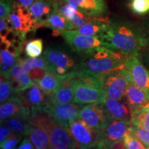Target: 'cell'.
I'll return each instance as SVG.
<instances>
[{
	"mask_svg": "<svg viewBox=\"0 0 149 149\" xmlns=\"http://www.w3.org/2000/svg\"><path fill=\"white\" fill-rule=\"evenodd\" d=\"M108 36L117 51L125 57H138L147 44L138 24L122 17L109 19Z\"/></svg>",
	"mask_w": 149,
	"mask_h": 149,
	"instance_id": "cell-1",
	"label": "cell"
},
{
	"mask_svg": "<svg viewBox=\"0 0 149 149\" xmlns=\"http://www.w3.org/2000/svg\"><path fill=\"white\" fill-rule=\"evenodd\" d=\"M77 55L79 58V69L97 74H104L124 68L126 58L120 53L107 48H95Z\"/></svg>",
	"mask_w": 149,
	"mask_h": 149,
	"instance_id": "cell-2",
	"label": "cell"
},
{
	"mask_svg": "<svg viewBox=\"0 0 149 149\" xmlns=\"http://www.w3.org/2000/svg\"><path fill=\"white\" fill-rule=\"evenodd\" d=\"M42 57L47 61L48 71L59 76H66L79 69V56L71 48L48 46Z\"/></svg>",
	"mask_w": 149,
	"mask_h": 149,
	"instance_id": "cell-3",
	"label": "cell"
},
{
	"mask_svg": "<svg viewBox=\"0 0 149 149\" xmlns=\"http://www.w3.org/2000/svg\"><path fill=\"white\" fill-rule=\"evenodd\" d=\"M30 122L40 124L47 130L52 149H77L69 128L61 125L42 110L33 113Z\"/></svg>",
	"mask_w": 149,
	"mask_h": 149,
	"instance_id": "cell-4",
	"label": "cell"
},
{
	"mask_svg": "<svg viewBox=\"0 0 149 149\" xmlns=\"http://www.w3.org/2000/svg\"><path fill=\"white\" fill-rule=\"evenodd\" d=\"M57 32L64 39L65 42L72 51L77 54L97 48H107L118 52L112 44L108 35L104 36H88L77 33L75 30L57 31Z\"/></svg>",
	"mask_w": 149,
	"mask_h": 149,
	"instance_id": "cell-5",
	"label": "cell"
},
{
	"mask_svg": "<svg viewBox=\"0 0 149 149\" xmlns=\"http://www.w3.org/2000/svg\"><path fill=\"white\" fill-rule=\"evenodd\" d=\"M131 81L129 72L125 68L102 74V90L109 98L122 100Z\"/></svg>",
	"mask_w": 149,
	"mask_h": 149,
	"instance_id": "cell-6",
	"label": "cell"
},
{
	"mask_svg": "<svg viewBox=\"0 0 149 149\" xmlns=\"http://www.w3.org/2000/svg\"><path fill=\"white\" fill-rule=\"evenodd\" d=\"M69 130L77 149H89L103 141L102 130L92 128L80 117L70 123Z\"/></svg>",
	"mask_w": 149,
	"mask_h": 149,
	"instance_id": "cell-7",
	"label": "cell"
},
{
	"mask_svg": "<svg viewBox=\"0 0 149 149\" xmlns=\"http://www.w3.org/2000/svg\"><path fill=\"white\" fill-rule=\"evenodd\" d=\"M79 117L92 128L100 130L111 122L103 102L81 105Z\"/></svg>",
	"mask_w": 149,
	"mask_h": 149,
	"instance_id": "cell-8",
	"label": "cell"
},
{
	"mask_svg": "<svg viewBox=\"0 0 149 149\" xmlns=\"http://www.w3.org/2000/svg\"><path fill=\"white\" fill-rule=\"evenodd\" d=\"M81 107V105L74 102L58 105H52L48 102L42 111L51 115L61 125L69 128L70 123L79 117Z\"/></svg>",
	"mask_w": 149,
	"mask_h": 149,
	"instance_id": "cell-9",
	"label": "cell"
},
{
	"mask_svg": "<svg viewBox=\"0 0 149 149\" xmlns=\"http://www.w3.org/2000/svg\"><path fill=\"white\" fill-rule=\"evenodd\" d=\"M9 26L16 32L26 35L28 33L37 30L29 8L22 6L13 2V10L8 16Z\"/></svg>",
	"mask_w": 149,
	"mask_h": 149,
	"instance_id": "cell-10",
	"label": "cell"
},
{
	"mask_svg": "<svg viewBox=\"0 0 149 149\" xmlns=\"http://www.w3.org/2000/svg\"><path fill=\"white\" fill-rule=\"evenodd\" d=\"M124 68L129 72L133 83L149 92V70L138 57L130 56L126 57Z\"/></svg>",
	"mask_w": 149,
	"mask_h": 149,
	"instance_id": "cell-11",
	"label": "cell"
},
{
	"mask_svg": "<svg viewBox=\"0 0 149 149\" xmlns=\"http://www.w3.org/2000/svg\"><path fill=\"white\" fill-rule=\"evenodd\" d=\"M18 95L24 105L31 110L32 115L35 112L42 111L50 98L37 84L25 91H19Z\"/></svg>",
	"mask_w": 149,
	"mask_h": 149,
	"instance_id": "cell-12",
	"label": "cell"
},
{
	"mask_svg": "<svg viewBox=\"0 0 149 149\" xmlns=\"http://www.w3.org/2000/svg\"><path fill=\"white\" fill-rule=\"evenodd\" d=\"M106 98L107 96L102 89L84 84L75 80L74 103L85 105L97 102H103Z\"/></svg>",
	"mask_w": 149,
	"mask_h": 149,
	"instance_id": "cell-13",
	"label": "cell"
},
{
	"mask_svg": "<svg viewBox=\"0 0 149 149\" xmlns=\"http://www.w3.org/2000/svg\"><path fill=\"white\" fill-rule=\"evenodd\" d=\"M13 117H19L29 121L32 117L31 110L24 105L18 95L1 104L0 107L1 123Z\"/></svg>",
	"mask_w": 149,
	"mask_h": 149,
	"instance_id": "cell-14",
	"label": "cell"
},
{
	"mask_svg": "<svg viewBox=\"0 0 149 149\" xmlns=\"http://www.w3.org/2000/svg\"><path fill=\"white\" fill-rule=\"evenodd\" d=\"M74 84L75 78L74 72L65 76L57 90L50 97L48 103L52 105H58L73 102Z\"/></svg>",
	"mask_w": 149,
	"mask_h": 149,
	"instance_id": "cell-15",
	"label": "cell"
},
{
	"mask_svg": "<svg viewBox=\"0 0 149 149\" xmlns=\"http://www.w3.org/2000/svg\"><path fill=\"white\" fill-rule=\"evenodd\" d=\"M75 7L85 15L92 18L104 17L108 13V6L104 0H64Z\"/></svg>",
	"mask_w": 149,
	"mask_h": 149,
	"instance_id": "cell-16",
	"label": "cell"
},
{
	"mask_svg": "<svg viewBox=\"0 0 149 149\" xmlns=\"http://www.w3.org/2000/svg\"><path fill=\"white\" fill-rule=\"evenodd\" d=\"M122 100L129 108L131 113H133L149 104V92L137 86L131 81L126 89Z\"/></svg>",
	"mask_w": 149,
	"mask_h": 149,
	"instance_id": "cell-17",
	"label": "cell"
},
{
	"mask_svg": "<svg viewBox=\"0 0 149 149\" xmlns=\"http://www.w3.org/2000/svg\"><path fill=\"white\" fill-rule=\"evenodd\" d=\"M11 81L13 88L17 92L23 91L35 86V84L31 79L29 73L24 69L20 64L19 59L15 66L8 72L1 74Z\"/></svg>",
	"mask_w": 149,
	"mask_h": 149,
	"instance_id": "cell-18",
	"label": "cell"
},
{
	"mask_svg": "<svg viewBox=\"0 0 149 149\" xmlns=\"http://www.w3.org/2000/svg\"><path fill=\"white\" fill-rule=\"evenodd\" d=\"M54 9L70 20L75 27V30L93 19L85 15L75 7L65 2L64 0H54Z\"/></svg>",
	"mask_w": 149,
	"mask_h": 149,
	"instance_id": "cell-19",
	"label": "cell"
},
{
	"mask_svg": "<svg viewBox=\"0 0 149 149\" xmlns=\"http://www.w3.org/2000/svg\"><path fill=\"white\" fill-rule=\"evenodd\" d=\"M130 126L131 123L129 120L112 121L102 130L103 140L109 143L123 140L128 133Z\"/></svg>",
	"mask_w": 149,
	"mask_h": 149,
	"instance_id": "cell-20",
	"label": "cell"
},
{
	"mask_svg": "<svg viewBox=\"0 0 149 149\" xmlns=\"http://www.w3.org/2000/svg\"><path fill=\"white\" fill-rule=\"evenodd\" d=\"M103 104L111 122L114 120L130 121L131 111L123 100L107 97Z\"/></svg>",
	"mask_w": 149,
	"mask_h": 149,
	"instance_id": "cell-21",
	"label": "cell"
},
{
	"mask_svg": "<svg viewBox=\"0 0 149 149\" xmlns=\"http://www.w3.org/2000/svg\"><path fill=\"white\" fill-rule=\"evenodd\" d=\"M110 27L109 19L93 18L75 31L77 33L88 36H104L107 35Z\"/></svg>",
	"mask_w": 149,
	"mask_h": 149,
	"instance_id": "cell-22",
	"label": "cell"
},
{
	"mask_svg": "<svg viewBox=\"0 0 149 149\" xmlns=\"http://www.w3.org/2000/svg\"><path fill=\"white\" fill-rule=\"evenodd\" d=\"M29 10L38 29L40 24L46 19L55 10L54 0H36Z\"/></svg>",
	"mask_w": 149,
	"mask_h": 149,
	"instance_id": "cell-23",
	"label": "cell"
},
{
	"mask_svg": "<svg viewBox=\"0 0 149 149\" xmlns=\"http://www.w3.org/2000/svg\"><path fill=\"white\" fill-rule=\"evenodd\" d=\"M31 130L28 135L36 149H52L48 132L44 126L37 123L30 122Z\"/></svg>",
	"mask_w": 149,
	"mask_h": 149,
	"instance_id": "cell-24",
	"label": "cell"
},
{
	"mask_svg": "<svg viewBox=\"0 0 149 149\" xmlns=\"http://www.w3.org/2000/svg\"><path fill=\"white\" fill-rule=\"evenodd\" d=\"M46 27L57 31H72L75 30V27L70 20L55 10L50 15L49 17L40 24L39 28Z\"/></svg>",
	"mask_w": 149,
	"mask_h": 149,
	"instance_id": "cell-25",
	"label": "cell"
},
{
	"mask_svg": "<svg viewBox=\"0 0 149 149\" xmlns=\"http://www.w3.org/2000/svg\"><path fill=\"white\" fill-rule=\"evenodd\" d=\"M64 77L65 76L57 75L48 70L41 79L35 81V83L38 85L50 97L58 88Z\"/></svg>",
	"mask_w": 149,
	"mask_h": 149,
	"instance_id": "cell-26",
	"label": "cell"
},
{
	"mask_svg": "<svg viewBox=\"0 0 149 149\" xmlns=\"http://www.w3.org/2000/svg\"><path fill=\"white\" fill-rule=\"evenodd\" d=\"M1 124H4L13 133L20 134L23 136H28L30 133L31 124L30 121L24 120L19 117H13L3 121Z\"/></svg>",
	"mask_w": 149,
	"mask_h": 149,
	"instance_id": "cell-27",
	"label": "cell"
},
{
	"mask_svg": "<svg viewBox=\"0 0 149 149\" xmlns=\"http://www.w3.org/2000/svg\"><path fill=\"white\" fill-rule=\"evenodd\" d=\"M131 125L149 130V104L132 113Z\"/></svg>",
	"mask_w": 149,
	"mask_h": 149,
	"instance_id": "cell-28",
	"label": "cell"
},
{
	"mask_svg": "<svg viewBox=\"0 0 149 149\" xmlns=\"http://www.w3.org/2000/svg\"><path fill=\"white\" fill-rule=\"evenodd\" d=\"M19 62L26 71L29 73L31 70L35 68H42L48 70V66L47 61L42 57H37V58H29L25 59H19Z\"/></svg>",
	"mask_w": 149,
	"mask_h": 149,
	"instance_id": "cell-29",
	"label": "cell"
},
{
	"mask_svg": "<svg viewBox=\"0 0 149 149\" xmlns=\"http://www.w3.org/2000/svg\"><path fill=\"white\" fill-rule=\"evenodd\" d=\"M17 91L13 88L11 81L4 76L1 75L0 82V102L4 103L9 99L18 95Z\"/></svg>",
	"mask_w": 149,
	"mask_h": 149,
	"instance_id": "cell-30",
	"label": "cell"
},
{
	"mask_svg": "<svg viewBox=\"0 0 149 149\" xmlns=\"http://www.w3.org/2000/svg\"><path fill=\"white\" fill-rule=\"evenodd\" d=\"M1 74H5L17 64L19 57L13 55L6 50H1Z\"/></svg>",
	"mask_w": 149,
	"mask_h": 149,
	"instance_id": "cell-31",
	"label": "cell"
},
{
	"mask_svg": "<svg viewBox=\"0 0 149 149\" xmlns=\"http://www.w3.org/2000/svg\"><path fill=\"white\" fill-rule=\"evenodd\" d=\"M43 40L37 39L27 42L25 45V53L27 57L37 58L43 54Z\"/></svg>",
	"mask_w": 149,
	"mask_h": 149,
	"instance_id": "cell-32",
	"label": "cell"
},
{
	"mask_svg": "<svg viewBox=\"0 0 149 149\" xmlns=\"http://www.w3.org/2000/svg\"><path fill=\"white\" fill-rule=\"evenodd\" d=\"M128 7L136 15H146L149 13V0H129Z\"/></svg>",
	"mask_w": 149,
	"mask_h": 149,
	"instance_id": "cell-33",
	"label": "cell"
},
{
	"mask_svg": "<svg viewBox=\"0 0 149 149\" xmlns=\"http://www.w3.org/2000/svg\"><path fill=\"white\" fill-rule=\"evenodd\" d=\"M129 133L141 141L146 148L149 146V130L131 125L129 128Z\"/></svg>",
	"mask_w": 149,
	"mask_h": 149,
	"instance_id": "cell-34",
	"label": "cell"
},
{
	"mask_svg": "<svg viewBox=\"0 0 149 149\" xmlns=\"http://www.w3.org/2000/svg\"><path fill=\"white\" fill-rule=\"evenodd\" d=\"M24 136L20 134L13 133L6 139L1 143V149H16L17 145L20 144Z\"/></svg>",
	"mask_w": 149,
	"mask_h": 149,
	"instance_id": "cell-35",
	"label": "cell"
},
{
	"mask_svg": "<svg viewBox=\"0 0 149 149\" xmlns=\"http://www.w3.org/2000/svg\"><path fill=\"white\" fill-rule=\"evenodd\" d=\"M123 141L126 149H146V146L132 135L129 133V130L123 139Z\"/></svg>",
	"mask_w": 149,
	"mask_h": 149,
	"instance_id": "cell-36",
	"label": "cell"
},
{
	"mask_svg": "<svg viewBox=\"0 0 149 149\" xmlns=\"http://www.w3.org/2000/svg\"><path fill=\"white\" fill-rule=\"evenodd\" d=\"M138 25L148 46H149V16L143 19Z\"/></svg>",
	"mask_w": 149,
	"mask_h": 149,
	"instance_id": "cell-37",
	"label": "cell"
},
{
	"mask_svg": "<svg viewBox=\"0 0 149 149\" xmlns=\"http://www.w3.org/2000/svg\"><path fill=\"white\" fill-rule=\"evenodd\" d=\"M138 58L144 65V66L149 70V46L141 50L138 56Z\"/></svg>",
	"mask_w": 149,
	"mask_h": 149,
	"instance_id": "cell-38",
	"label": "cell"
},
{
	"mask_svg": "<svg viewBox=\"0 0 149 149\" xmlns=\"http://www.w3.org/2000/svg\"><path fill=\"white\" fill-rule=\"evenodd\" d=\"M16 149H36L33 143L31 142V139L28 136H24V138L18 145L17 148Z\"/></svg>",
	"mask_w": 149,
	"mask_h": 149,
	"instance_id": "cell-39",
	"label": "cell"
},
{
	"mask_svg": "<svg viewBox=\"0 0 149 149\" xmlns=\"http://www.w3.org/2000/svg\"><path fill=\"white\" fill-rule=\"evenodd\" d=\"M13 133V132L8 127H7L4 124H1V127H0V142H3Z\"/></svg>",
	"mask_w": 149,
	"mask_h": 149,
	"instance_id": "cell-40",
	"label": "cell"
},
{
	"mask_svg": "<svg viewBox=\"0 0 149 149\" xmlns=\"http://www.w3.org/2000/svg\"><path fill=\"white\" fill-rule=\"evenodd\" d=\"M104 141L105 142L107 149H126L125 145H124V143L123 140L116 141L111 143L107 142V141Z\"/></svg>",
	"mask_w": 149,
	"mask_h": 149,
	"instance_id": "cell-41",
	"label": "cell"
},
{
	"mask_svg": "<svg viewBox=\"0 0 149 149\" xmlns=\"http://www.w3.org/2000/svg\"><path fill=\"white\" fill-rule=\"evenodd\" d=\"M35 1L36 0H15L13 2L17 3L20 6H22L30 8Z\"/></svg>",
	"mask_w": 149,
	"mask_h": 149,
	"instance_id": "cell-42",
	"label": "cell"
},
{
	"mask_svg": "<svg viewBox=\"0 0 149 149\" xmlns=\"http://www.w3.org/2000/svg\"><path fill=\"white\" fill-rule=\"evenodd\" d=\"M89 149H107V148H106V144L105 143H104V141H102V142H100L99 144L96 145V146H93L92 148Z\"/></svg>",
	"mask_w": 149,
	"mask_h": 149,
	"instance_id": "cell-43",
	"label": "cell"
},
{
	"mask_svg": "<svg viewBox=\"0 0 149 149\" xmlns=\"http://www.w3.org/2000/svg\"><path fill=\"white\" fill-rule=\"evenodd\" d=\"M104 143H105V142H104ZM106 148H107V147H106Z\"/></svg>",
	"mask_w": 149,
	"mask_h": 149,
	"instance_id": "cell-44",
	"label": "cell"
}]
</instances>
